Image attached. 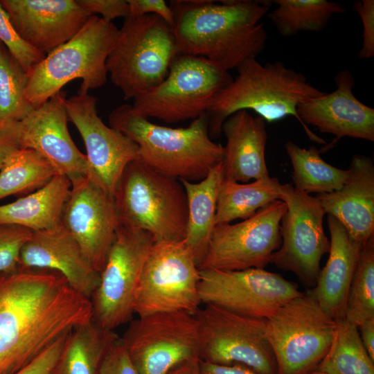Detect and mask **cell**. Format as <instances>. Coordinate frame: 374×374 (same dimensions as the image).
Listing matches in <instances>:
<instances>
[{"instance_id": "36", "label": "cell", "mask_w": 374, "mask_h": 374, "mask_svg": "<svg viewBox=\"0 0 374 374\" xmlns=\"http://www.w3.org/2000/svg\"><path fill=\"white\" fill-rule=\"evenodd\" d=\"M0 41L28 75L46 56L45 54L31 47L20 37L11 22L9 15L1 2Z\"/></svg>"}, {"instance_id": "34", "label": "cell", "mask_w": 374, "mask_h": 374, "mask_svg": "<svg viewBox=\"0 0 374 374\" xmlns=\"http://www.w3.org/2000/svg\"><path fill=\"white\" fill-rule=\"evenodd\" d=\"M344 318L357 327L374 319V235L360 252L348 291Z\"/></svg>"}, {"instance_id": "16", "label": "cell", "mask_w": 374, "mask_h": 374, "mask_svg": "<svg viewBox=\"0 0 374 374\" xmlns=\"http://www.w3.org/2000/svg\"><path fill=\"white\" fill-rule=\"evenodd\" d=\"M201 302L252 317L267 319L279 307L301 295L297 285L263 268L200 269Z\"/></svg>"}, {"instance_id": "27", "label": "cell", "mask_w": 374, "mask_h": 374, "mask_svg": "<svg viewBox=\"0 0 374 374\" xmlns=\"http://www.w3.org/2000/svg\"><path fill=\"white\" fill-rule=\"evenodd\" d=\"M224 178L222 161L199 181L179 180L188 204V221L184 242L199 266L215 227L219 188Z\"/></svg>"}, {"instance_id": "2", "label": "cell", "mask_w": 374, "mask_h": 374, "mask_svg": "<svg viewBox=\"0 0 374 374\" xmlns=\"http://www.w3.org/2000/svg\"><path fill=\"white\" fill-rule=\"evenodd\" d=\"M267 0H173L172 29L180 54L201 57L226 71L237 69L264 49L262 18Z\"/></svg>"}, {"instance_id": "20", "label": "cell", "mask_w": 374, "mask_h": 374, "mask_svg": "<svg viewBox=\"0 0 374 374\" xmlns=\"http://www.w3.org/2000/svg\"><path fill=\"white\" fill-rule=\"evenodd\" d=\"M20 37L45 54L66 43L92 15L77 0H1Z\"/></svg>"}, {"instance_id": "32", "label": "cell", "mask_w": 374, "mask_h": 374, "mask_svg": "<svg viewBox=\"0 0 374 374\" xmlns=\"http://www.w3.org/2000/svg\"><path fill=\"white\" fill-rule=\"evenodd\" d=\"M277 7L268 15L283 37L300 32H319L324 29L334 14L344 13L339 3L326 0H274Z\"/></svg>"}, {"instance_id": "35", "label": "cell", "mask_w": 374, "mask_h": 374, "mask_svg": "<svg viewBox=\"0 0 374 374\" xmlns=\"http://www.w3.org/2000/svg\"><path fill=\"white\" fill-rule=\"evenodd\" d=\"M28 75L8 49L0 47V126L20 120L34 107L25 95Z\"/></svg>"}, {"instance_id": "31", "label": "cell", "mask_w": 374, "mask_h": 374, "mask_svg": "<svg viewBox=\"0 0 374 374\" xmlns=\"http://www.w3.org/2000/svg\"><path fill=\"white\" fill-rule=\"evenodd\" d=\"M335 323L330 347L316 370L327 374H374V361L362 344L358 328L345 318Z\"/></svg>"}, {"instance_id": "40", "label": "cell", "mask_w": 374, "mask_h": 374, "mask_svg": "<svg viewBox=\"0 0 374 374\" xmlns=\"http://www.w3.org/2000/svg\"><path fill=\"white\" fill-rule=\"evenodd\" d=\"M354 10L363 24V43L359 51L361 59H370L374 55V1L362 0L354 3Z\"/></svg>"}, {"instance_id": "5", "label": "cell", "mask_w": 374, "mask_h": 374, "mask_svg": "<svg viewBox=\"0 0 374 374\" xmlns=\"http://www.w3.org/2000/svg\"><path fill=\"white\" fill-rule=\"evenodd\" d=\"M119 29L97 15L89 17L69 41L58 46L28 73L25 95L38 107L75 79H82L78 94L103 87L107 80L106 62Z\"/></svg>"}, {"instance_id": "15", "label": "cell", "mask_w": 374, "mask_h": 374, "mask_svg": "<svg viewBox=\"0 0 374 374\" xmlns=\"http://www.w3.org/2000/svg\"><path fill=\"white\" fill-rule=\"evenodd\" d=\"M286 204L275 200L240 222L215 226L199 269L263 268L280 246Z\"/></svg>"}, {"instance_id": "45", "label": "cell", "mask_w": 374, "mask_h": 374, "mask_svg": "<svg viewBox=\"0 0 374 374\" xmlns=\"http://www.w3.org/2000/svg\"><path fill=\"white\" fill-rule=\"evenodd\" d=\"M199 357L185 362L171 370L168 374H202Z\"/></svg>"}, {"instance_id": "41", "label": "cell", "mask_w": 374, "mask_h": 374, "mask_svg": "<svg viewBox=\"0 0 374 374\" xmlns=\"http://www.w3.org/2000/svg\"><path fill=\"white\" fill-rule=\"evenodd\" d=\"M78 3L92 15L100 14L103 18L112 21L115 18L129 16L127 0H77Z\"/></svg>"}, {"instance_id": "4", "label": "cell", "mask_w": 374, "mask_h": 374, "mask_svg": "<svg viewBox=\"0 0 374 374\" xmlns=\"http://www.w3.org/2000/svg\"><path fill=\"white\" fill-rule=\"evenodd\" d=\"M236 69L237 76L218 93L207 112L211 138L220 135L222 124L229 116L240 110L251 109L269 123L292 116L311 141L319 144L326 143L301 121L296 112L300 103L326 92L308 82L304 75L279 61L262 64L256 58H250Z\"/></svg>"}, {"instance_id": "46", "label": "cell", "mask_w": 374, "mask_h": 374, "mask_svg": "<svg viewBox=\"0 0 374 374\" xmlns=\"http://www.w3.org/2000/svg\"><path fill=\"white\" fill-rule=\"evenodd\" d=\"M17 148L0 139V170L10 154Z\"/></svg>"}, {"instance_id": "30", "label": "cell", "mask_w": 374, "mask_h": 374, "mask_svg": "<svg viewBox=\"0 0 374 374\" xmlns=\"http://www.w3.org/2000/svg\"><path fill=\"white\" fill-rule=\"evenodd\" d=\"M285 147L292 163L295 190L319 195L338 190L344 184L348 169L338 168L326 162L315 146L303 148L288 141Z\"/></svg>"}, {"instance_id": "12", "label": "cell", "mask_w": 374, "mask_h": 374, "mask_svg": "<svg viewBox=\"0 0 374 374\" xmlns=\"http://www.w3.org/2000/svg\"><path fill=\"white\" fill-rule=\"evenodd\" d=\"M155 242L149 232L121 224L91 299L96 324L114 330L132 319L143 269Z\"/></svg>"}, {"instance_id": "3", "label": "cell", "mask_w": 374, "mask_h": 374, "mask_svg": "<svg viewBox=\"0 0 374 374\" xmlns=\"http://www.w3.org/2000/svg\"><path fill=\"white\" fill-rule=\"evenodd\" d=\"M109 123L137 145L141 162L171 178L199 181L222 160L223 146L210 136L207 113L187 127L174 128L152 123L123 104L111 112Z\"/></svg>"}, {"instance_id": "23", "label": "cell", "mask_w": 374, "mask_h": 374, "mask_svg": "<svg viewBox=\"0 0 374 374\" xmlns=\"http://www.w3.org/2000/svg\"><path fill=\"white\" fill-rule=\"evenodd\" d=\"M316 197L326 214L335 217L354 240L365 245L374 235V163L371 157L354 155L343 186Z\"/></svg>"}, {"instance_id": "48", "label": "cell", "mask_w": 374, "mask_h": 374, "mask_svg": "<svg viewBox=\"0 0 374 374\" xmlns=\"http://www.w3.org/2000/svg\"><path fill=\"white\" fill-rule=\"evenodd\" d=\"M3 45L2 42L0 41V47Z\"/></svg>"}, {"instance_id": "25", "label": "cell", "mask_w": 374, "mask_h": 374, "mask_svg": "<svg viewBox=\"0 0 374 374\" xmlns=\"http://www.w3.org/2000/svg\"><path fill=\"white\" fill-rule=\"evenodd\" d=\"M330 235L328 259L314 288L308 291L334 320L344 318L347 297L360 252L364 245L354 240L342 224L328 215Z\"/></svg>"}, {"instance_id": "14", "label": "cell", "mask_w": 374, "mask_h": 374, "mask_svg": "<svg viewBox=\"0 0 374 374\" xmlns=\"http://www.w3.org/2000/svg\"><path fill=\"white\" fill-rule=\"evenodd\" d=\"M280 199L287 206L280 222L283 241L269 262L314 287L321 259L330 249L323 226L326 212L317 197L295 190L291 184H282Z\"/></svg>"}, {"instance_id": "7", "label": "cell", "mask_w": 374, "mask_h": 374, "mask_svg": "<svg viewBox=\"0 0 374 374\" xmlns=\"http://www.w3.org/2000/svg\"><path fill=\"white\" fill-rule=\"evenodd\" d=\"M172 26L157 15L125 19L106 62L112 84L125 100L159 84L179 55Z\"/></svg>"}, {"instance_id": "22", "label": "cell", "mask_w": 374, "mask_h": 374, "mask_svg": "<svg viewBox=\"0 0 374 374\" xmlns=\"http://www.w3.org/2000/svg\"><path fill=\"white\" fill-rule=\"evenodd\" d=\"M19 268L56 271L76 292L91 300L100 283V274L89 264L79 244L60 224L33 232L24 245Z\"/></svg>"}, {"instance_id": "42", "label": "cell", "mask_w": 374, "mask_h": 374, "mask_svg": "<svg viewBox=\"0 0 374 374\" xmlns=\"http://www.w3.org/2000/svg\"><path fill=\"white\" fill-rule=\"evenodd\" d=\"M129 5V16L135 18L147 15H157L170 26H173V12L163 0H127ZM127 17V18H128Z\"/></svg>"}, {"instance_id": "33", "label": "cell", "mask_w": 374, "mask_h": 374, "mask_svg": "<svg viewBox=\"0 0 374 374\" xmlns=\"http://www.w3.org/2000/svg\"><path fill=\"white\" fill-rule=\"evenodd\" d=\"M58 174L40 154L32 149H17L0 172V199L9 195H27L45 186Z\"/></svg>"}, {"instance_id": "37", "label": "cell", "mask_w": 374, "mask_h": 374, "mask_svg": "<svg viewBox=\"0 0 374 374\" xmlns=\"http://www.w3.org/2000/svg\"><path fill=\"white\" fill-rule=\"evenodd\" d=\"M33 231L23 226L0 224V272L19 268L21 249Z\"/></svg>"}, {"instance_id": "6", "label": "cell", "mask_w": 374, "mask_h": 374, "mask_svg": "<svg viewBox=\"0 0 374 374\" xmlns=\"http://www.w3.org/2000/svg\"><path fill=\"white\" fill-rule=\"evenodd\" d=\"M113 197L121 224L148 231L156 241L184 239L188 204L179 180L135 160L123 171Z\"/></svg>"}, {"instance_id": "21", "label": "cell", "mask_w": 374, "mask_h": 374, "mask_svg": "<svg viewBox=\"0 0 374 374\" xmlns=\"http://www.w3.org/2000/svg\"><path fill=\"white\" fill-rule=\"evenodd\" d=\"M336 89L300 103L296 112L305 125L335 139L322 151L332 148L341 138L348 136L374 141V109L360 102L353 93L355 78L348 70L336 75Z\"/></svg>"}, {"instance_id": "43", "label": "cell", "mask_w": 374, "mask_h": 374, "mask_svg": "<svg viewBox=\"0 0 374 374\" xmlns=\"http://www.w3.org/2000/svg\"><path fill=\"white\" fill-rule=\"evenodd\" d=\"M202 374H258L251 369L241 365H221L208 362L199 361Z\"/></svg>"}, {"instance_id": "10", "label": "cell", "mask_w": 374, "mask_h": 374, "mask_svg": "<svg viewBox=\"0 0 374 374\" xmlns=\"http://www.w3.org/2000/svg\"><path fill=\"white\" fill-rule=\"evenodd\" d=\"M200 269L184 240L156 241L144 265L135 294L138 317L186 312L195 314L202 303Z\"/></svg>"}, {"instance_id": "47", "label": "cell", "mask_w": 374, "mask_h": 374, "mask_svg": "<svg viewBox=\"0 0 374 374\" xmlns=\"http://www.w3.org/2000/svg\"><path fill=\"white\" fill-rule=\"evenodd\" d=\"M309 374H327L326 373H323L322 371H317V370H315L311 373H310Z\"/></svg>"}, {"instance_id": "1", "label": "cell", "mask_w": 374, "mask_h": 374, "mask_svg": "<svg viewBox=\"0 0 374 374\" xmlns=\"http://www.w3.org/2000/svg\"><path fill=\"white\" fill-rule=\"evenodd\" d=\"M92 318L91 300L56 271L0 272V374L19 371Z\"/></svg>"}, {"instance_id": "8", "label": "cell", "mask_w": 374, "mask_h": 374, "mask_svg": "<svg viewBox=\"0 0 374 374\" xmlns=\"http://www.w3.org/2000/svg\"><path fill=\"white\" fill-rule=\"evenodd\" d=\"M233 80L228 71L197 56L179 54L166 78L134 99L141 115L176 123L206 114L218 93Z\"/></svg>"}, {"instance_id": "11", "label": "cell", "mask_w": 374, "mask_h": 374, "mask_svg": "<svg viewBox=\"0 0 374 374\" xmlns=\"http://www.w3.org/2000/svg\"><path fill=\"white\" fill-rule=\"evenodd\" d=\"M199 326L201 360L241 365L258 374H278L267 337L266 319L205 305L194 314Z\"/></svg>"}, {"instance_id": "24", "label": "cell", "mask_w": 374, "mask_h": 374, "mask_svg": "<svg viewBox=\"0 0 374 374\" xmlns=\"http://www.w3.org/2000/svg\"><path fill=\"white\" fill-rule=\"evenodd\" d=\"M222 164L224 179L247 183L269 177L265 161L267 133L265 121L247 110L238 111L223 123Z\"/></svg>"}, {"instance_id": "28", "label": "cell", "mask_w": 374, "mask_h": 374, "mask_svg": "<svg viewBox=\"0 0 374 374\" xmlns=\"http://www.w3.org/2000/svg\"><path fill=\"white\" fill-rule=\"evenodd\" d=\"M118 337L93 320L73 328L51 374H98L105 355Z\"/></svg>"}, {"instance_id": "29", "label": "cell", "mask_w": 374, "mask_h": 374, "mask_svg": "<svg viewBox=\"0 0 374 374\" xmlns=\"http://www.w3.org/2000/svg\"><path fill=\"white\" fill-rule=\"evenodd\" d=\"M282 184L276 177L239 183L223 178L217 195L215 226L246 220L269 203L280 199Z\"/></svg>"}, {"instance_id": "13", "label": "cell", "mask_w": 374, "mask_h": 374, "mask_svg": "<svg viewBox=\"0 0 374 374\" xmlns=\"http://www.w3.org/2000/svg\"><path fill=\"white\" fill-rule=\"evenodd\" d=\"M121 339L139 374H168L199 358L198 322L186 312L138 317Z\"/></svg>"}, {"instance_id": "38", "label": "cell", "mask_w": 374, "mask_h": 374, "mask_svg": "<svg viewBox=\"0 0 374 374\" xmlns=\"http://www.w3.org/2000/svg\"><path fill=\"white\" fill-rule=\"evenodd\" d=\"M98 374H139L121 337L107 352Z\"/></svg>"}, {"instance_id": "26", "label": "cell", "mask_w": 374, "mask_h": 374, "mask_svg": "<svg viewBox=\"0 0 374 374\" xmlns=\"http://www.w3.org/2000/svg\"><path fill=\"white\" fill-rule=\"evenodd\" d=\"M71 188L69 177L57 174L41 188L0 206V224L23 226L33 232L57 226L62 223Z\"/></svg>"}, {"instance_id": "39", "label": "cell", "mask_w": 374, "mask_h": 374, "mask_svg": "<svg viewBox=\"0 0 374 374\" xmlns=\"http://www.w3.org/2000/svg\"><path fill=\"white\" fill-rule=\"evenodd\" d=\"M69 332L60 337L30 362L12 374H51Z\"/></svg>"}, {"instance_id": "17", "label": "cell", "mask_w": 374, "mask_h": 374, "mask_svg": "<svg viewBox=\"0 0 374 374\" xmlns=\"http://www.w3.org/2000/svg\"><path fill=\"white\" fill-rule=\"evenodd\" d=\"M65 98L60 91L21 119L0 126V139L17 149L36 151L71 179L88 175L89 166L69 134Z\"/></svg>"}, {"instance_id": "19", "label": "cell", "mask_w": 374, "mask_h": 374, "mask_svg": "<svg viewBox=\"0 0 374 374\" xmlns=\"http://www.w3.org/2000/svg\"><path fill=\"white\" fill-rule=\"evenodd\" d=\"M98 99L88 93L65 98L69 121L78 130L85 145L88 176L113 195L125 168L139 160L137 145L105 125L98 115Z\"/></svg>"}, {"instance_id": "9", "label": "cell", "mask_w": 374, "mask_h": 374, "mask_svg": "<svg viewBox=\"0 0 374 374\" xmlns=\"http://www.w3.org/2000/svg\"><path fill=\"white\" fill-rule=\"evenodd\" d=\"M265 319L278 374L315 371L330 347L335 320L307 293L286 302Z\"/></svg>"}, {"instance_id": "44", "label": "cell", "mask_w": 374, "mask_h": 374, "mask_svg": "<svg viewBox=\"0 0 374 374\" xmlns=\"http://www.w3.org/2000/svg\"><path fill=\"white\" fill-rule=\"evenodd\" d=\"M362 344L370 357L374 361V319L364 321L358 327Z\"/></svg>"}, {"instance_id": "18", "label": "cell", "mask_w": 374, "mask_h": 374, "mask_svg": "<svg viewBox=\"0 0 374 374\" xmlns=\"http://www.w3.org/2000/svg\"><path fill=\"white\" fill-rule=\"evenodd\" d=\"M70 181L62 224L100 274L121 225L114 197L88 175Z\"/></svg>"}]
</instances>
